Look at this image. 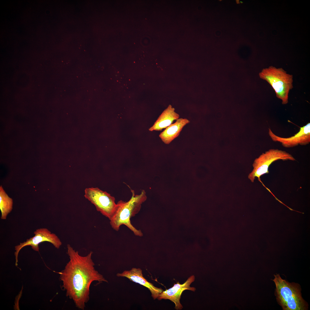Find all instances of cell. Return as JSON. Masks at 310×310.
<instances>
[{
    "label": "cell",
    "mask_w": 310,
    "mask_h": 310,
    "mask_svg": "<svg viewBox=\"0 0 310 310\" xmlns=\"http://www.w3.org/2000/svg\"><path fill=\"white\" fill-rule=\"evenodd\" d=\"M67 253L70 260L64 269L59 273L62 287L66 290V296L73 300L77 307L83 310L89 299L92 283L108 281L95 269L92 251L82 256L68 244Z\"/></svg>",
    "instance_id": "1"
},
{
    "label": "cell",
    "mask_w": 310,
    "mask_h": 310,
    "mask_svg": "<svg viewBox=\"0 0 310 310\" xmlns=\"http://www.w3.org/2000/svg\"><path fill=\"white\" fill-rule=\"evenodd\" d=\"M131 190L132 195L128 201L120 200L117 203L116 211L110 220V224L112 228L117 231L119 230L121 226L124 225L135 235L142 237V232L133 226L130 219L140 211L142 204L147 199L146 193L145 190H142L140 194L135 195L134 190L131 189Z\"/></svg>",
    "instance_id": "2"
},
{
    "label": "cell",
    "mask_w": 310,
    "mask_h": 310,
    "mask_svg": "<svg viewBox=\"0 0 310 310\" xmlns=\"http://www.w3.org/2000/svg\"><path fill=\"white\" fill-rule=\"evenodd\" d=\"M274 276L276 299L283 309L306 310L307 305L301 296L299 285L283 279L278 274Z\"/></svg>",
    "instance_id": "3"
},
{
    "label": "cell",
    "mask_w": 310,
    "mask_h": 310,
    "mask_svg": "<svg viewBox=\"0 0 310 310\" xmlns=\"http://www.w3.org/2000/svg\"><path fill=\"white\" fill-rule=\"evenodd\" d=\"M260 77L266 81L274 90L276 97L283 104L288 102V94L293 88V76L282 68L270 66L264 69L259 73Z\"/></svg>",
    "instance_id": "4"
},
{
    "label": "cell",
    "mask_w": 310,
    "mask_h": 310,
    "mask_svg": "<svg viewBox=\"0 0 310 310\" xmlns=\"http://www.w3.org/2000/svg\"><path fill=\"white\" fill-rule=\"evenodd\" d=\"M279 160L283 161L296 160L294 158L286 152L278 149H271L262 153L255 160L253 169L249 174L248 177L251 182H254L255 177L259 180L262 175L269 173L268 168L274 161Z\"/></svg>",
    "instance_id": "5"
},
{
    "label": "cell",
    "mask_w": 310,
    "mask_h": 310,
    "mask_svg": "<svg viewBox=\"0 0 310 310\" xmlns=\"http://www.w3.org/2000/svg\"><path fill=\"white\" fill-rule=\"evenodd\" d=\"M84 196L95 206L98 211L109 220L116 211L117 205L115 198L106 191L97 187L87 188Z\"/></svg>",
    "instance_id": "6"
},
{
    "label": "cell",
    "mask_w": 310,
    "mask_h": 310,
    "mask_svg": "<svg viewBox=\"0 0 310 310\" xmlns=\"http://www.w3.org/2000/svg\"><path fill=\"white\" fill-rule=\"evenodd\" d=\"M34 236L27 239L26 241L20 243L15 247L16 251L14 255L15 257V265L18 266V256L21 249L23 247L30 246L32 249L36 251H39V245L44 242H48L52 244L56 248L59 249L62 243L58 237L55 234L52 233L46 228H40L37 229L34 233Z\"/></svg>",
    "instance_id": "7"
},
{
    "label": "cell",
    "mask_w": 310,
    "mask_h": 310,
    "mask_svg": "<svg viewBox=\"0 0 310 310\" xmlns=\"http://www.w3.org/2000/svg\"><path fill=\"white\" fill-rule=\"evenodd\" d=\"M268 134L272 141L280 143L285 148L293 147L299 145H306L310 142V123L301 127L297 133L290 137L279 136L274 133L270 128L268 129Z\"/></svg>",
    "instance_id": "8"
},
{
    "label": "cell",
    "mask_w": 310,
    "mask_h": 310,
    "mask_svg": "<svg viewBox=\"0 0 310 310\" xmlns=\"http://www.w3.org/2000/svg\"><path fill=\"white\" fill-rule=\"evenodd\" d=\"M195 276L192 275L188 278L186 281L183 284H181L179 282L174 284L173 286L165 291H163L160 293L157 299L159 300L162 299H168L174 303L175 309L181 310L183 306L181 304L180 299L183 292L185 290H188L194 291L195 288L190 287V285L195 280Z\"/></svg>",
    "instance_id": "9"
},
{
    "label": "cell",
    "mask_w": 310,
    "mask_h": 310,
    "mask_svg": "<svg viewBox=\"0 0 310 310\" xmlns=\"http://www.w3.org/2000/svg\"><path fill=\"white\" fill-rule=\"evenodd\" d=\"M117 276L118 277H126L133 282L147 287L150 291L154 299L157 298L163 291L162 288L155 287L152 284L147 281L143 276L142 270L140 268H133L130 270H125L122 273H118Z\"/></svg>",
    "instance_id": "10"
},
{
    "label": "cell",
    "mask_w": 310,
    "mask_h": 310,
    "mask_svg": "<svg viewBox=\"0 0 310 310\" xmlns=\"http://www.w3.org/2000/svg\"><path fill=\"white\" fill-rule=\"evenodd\" d=\"M189 122L187 119L179 118L174 123L166 128L159 136L163 142L168 144L179 135L183 128Z\"/></svg>",
    "instance_id": "11"
},
{
    "label": "cell",
    "mask_w": 310,
    "mask_h": 310,
    "mask_svg": "<svg viewBox=\"0 0 310 310\" xmlns=\"http://www.w3.org/2000/svg\"><path fill=\"white\" fill-rule=\"evenodd\" d=\"M175 108L169 105L159 116L154 125L149 129V130L161 131L171 124L174 120L179 119V115L175 112Z\"/></svg>",
    "instance_id": "12"
},
{
    "label": "cell",
    "mask_w": 310,
    "mask_h": 310,
    "mask_svg": "<svg viewBox=\"0 0 310 310\" xmlns=\"http://www.w3.org/2000/svg\"><path fill=\"white\" fill-rule=\"evenodd\" d=\"M13 206V199L6 193L1 186L0 187V209L1 212V219H6L7 215L12 210Z\"/></svg>",
    "instance_id": "13"
}]
</instances>
